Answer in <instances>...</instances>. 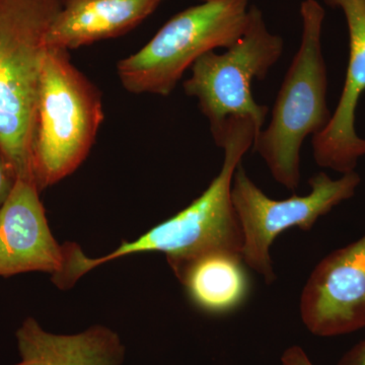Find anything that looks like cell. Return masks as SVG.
<instances>
[{
	"label": "cell",
	"mask_w": 365,
	"mask_h": 365,
	"mask_svg": "<svg viewBox=\"0 0 365 365\" xmlns=\"http://www.w3.org/2000/svg\"><path fill=\"white\" fill-rule=\"evenodd\" d=\"M258 134L250 118H230L220 146L225 150L222 170L198 198L135 241L123 242L105 256L90 258L78 245L67 242L63 269L52 278L54 284L67 289L93 269L135 254H165L177 277L205 255L225 253L242 258V232L232 204V179Z\"/></svg>",
	"instance_id": "obj_1"
},
{
	"label": "cell",
	"mask_w": 365,
	"mask_h": 365,
	"mask_svg": "<svg viewBox=\"0 0 365 365\" xmlns=\"http://www.w3.org/2000/svg\"><path fill=\"white\" fill-rule=\"evenodd\" d=\"M62 4L63 0H0V153L16 179L34 181L46 36Z\"/></svg>",
	"instance_id": "obj_2"
},
{
	"label": "cell",
	"mask_w": 365,
	"mask_h": 365,
	"mask_svg": "<svg viewBox=\"0 0 365 365\" xmlns=\"http://www.w3.org/2000/svg\"><path fill=\"white\" fill-rule=\"evenodd\" d=\"M300 16L302 42L278 91L270 124L253 145L274 180L289 191L299 186L304 139L321 133L332 118L327 104L328 78L322 52L325 11L317 0H304Z\"/></svg>",
	"instance_id": "obj_3"
},
{
	"label": "cell",
	"mask_w": 365,
	"mask_h": 365,
	"mask_svg": "<svg viewBox=\"0 0 365 365\" xmlns=\"http://www.w3.org/2000/svg\"><path fill=\"white\" fill-rule=\"evenodd\" d=\"M103 120L98 88L71 63L67 50L48 48L33 144V178L40 191L78 170L90 153Z\"/></svg>",
	"instance_id": "obj_4"
},
{
	"label": "cell",
	"mask_w": 365,
	"mask_h": 365,
	"mask_svg": "<svg viewBox=\"0 0 365 365\" xmlns=\"http://www.w3.org/2000/svg\"><path fill=\"white\" fill-rule=\"evenodd\" d=\"M249 0H212L173 16L135 54L118 63L125 90L167 97L205 53L228 48L249 21Z\"/></svg>",
	"instance_id": "obj_5"
},
{
	"label": "cell",
	"mask_w": 365,
	"mask_h": 365,
	"mask_svg": "<svg viewBox=\"0 0 365 365\" xmlns=\"http://www.w3.org/2000/svg\"><path fill=\"white\" fill-rule=\"evenodd\" d=\"M283 50L284 41L268 30L261 9L253 6L246 30L227 52H207L194 62L182 86L198 100L216 145L222 144L230 118H250L260 133L269 109L255 101L252 83L267 76Z\"/></svg>",
	"instance_id": "obj_6"
},
{
	"label": "cell",
	"mask_w": 365,
	"mask_h": 365,
	"mask_svg": "<svg viewBox=\"0 0 365 365\" xmlns=\"http://www.w3.org/2000/svg\"><path fill=\"white\" fill-rule=\"evenodd\" d=\"M357 173L333 180L321 172L309 179L311 193L273 200L248 176L242 163L235 170L232 199L242 232V260L260 274L266 284L275 282L270 249L278 235L289 228L309 232L319 218L354 196L360 184Z\"/></svg>",
	"instance_id": "obj_7"
},
{
	"label": "cell",
	"mask_w": 365,
	"mask_h": 365,
	"mask_svg": "<svg viewBox=\"0 0 365 365\" xmlns=\"http://www.w3.org/2000/svg\"><path fill=\"white\" fill-rule=\"evenodd\" d=\"M300 317L307 330L333 337L365 327V235L326 256L309 275Z\"/></svg>",
	"instance_id": "obj_8"
},
{
	"label": "cell",
	"mask_w": 365,
	"mask_h": 365,
	"mask_svg": "<svg viewBox=\"0 0 365 365\" xmlns=\"http://www.w3.org/2000/svg\"><path fill=\"white\" fill-rule=\"evenodd\" d=\"M40 190L32 180L16 179L0 207V276L61 272L66 261L48 225Z\"/></svg>",
	"instance_id": "obj_9"
},
{
	"label": "cell",
	"mask_w": 365,
	"mask_h": 365,
	"mask_svg": "<svg viewBox=\"0 0 365 365\" xmlns=\"http://www.w3.org/2000/svg\"><path fill=\"white\" fill-rule=\"evenodd\" d=\"M344 13L349 34V62L344 88L330 123L313 138L317 165L341 173L354 172L365 155V139L355 130V113L365 91V0H324Z\"/></svg>",
	"instance_id": "obj_10"
},
{
	"label": "cell",
	"mask_w": 365,
	"mask_h": 365,
	"mask_svg": "<svg viewBox=\"0 0 365 365\" xmlns=\"http://www.w3.org/2000/svg\"><path fill=\"white\" fill-rule=\"evenodd\" d=\"M163 0H63L47 36L48 48L68 51L129 32Z\"/></svg>",
	"instance_id": "obj_11"
},
{
	"label": "cell",
	"mask_w": 365,
	"mask_h": 365,
	"mask_svg": "<svg viewBox=\"0 0 365 365\" xmlns=\"http://www.w3.org/2000/svg\"><path fill=\"white\" fill-rule=\"evenodd\" d=\"M16 336L21 361L14 365H121L124 359L119 336L103 326L76 335H56L26 318Z\"/></svg>",
	"instance_id": "obj_12"
},
{
	"label": "cell",
	"mask_w": 365,
	"mask_h": 365,
	"mask_svg": "<svg viewBox=\"0 0 365 365\" xmlns=\"http://www.w3.org/2000/svg\"><path fill=\"white\" fill-rule=\"evenodd\" d=\"M241 257L213 253L192 262L178 276L190 299L208 314L230 313L242 304L249 282Z\"/></svg>",
	"instance_id": "obj_13"
},
{
	"label": "cell",
	"mask_w": 365,
	"mask_h": 365,
	"mask_svg": "<svg viewBox=\"0 0 365 365\" xmlns=\"http://www.w3.org/2000/svg\"><path fill=\"white\" fill-rule=\"evenodd\" d=\"M14 182H16V178L0 153V207L6 202L7 197L11 194Z\"/></svg>",
	"instance_id": "obj_14"
},
{
	"label": "cell",
	"mask_w": 365,
	"mask_h": 365,
	"mask_svg": "<svg viewBox=\"0 0 365 365\" xmlns=\"http://www.w3.org/2000/svg\"><path fill=\"white\" fill-rule=\"evenodd\" d=\"M281 364L282 365H314L304 350L297 345L292 346L283 352Z\"/></svg>",
	"instance_id": "obj_15"
},
{
	"label": "cell",
	"mask_w": 365,
	"mask_h": 365,
	"mask_svg": "<svg viewBox=\"0 0 365 365\" xmlns=\"http://www.w3.org/2000/svg\"><path fill=\"white\" fill-rule=\"evenodd\" d=\"M337 365H365V340L348 350Z\"/></svg>",
	"instance_id": "obj_16"
},
{
	"label": "cell",
	"mask_w": 365,
	"mask_h": 365,
	"mask_svg": "<svg viewBox=\"0 0 365 365\" xmlns=\"http://www.w3.org/2000/svg\"><path fill=\"white\" fill-rule=\"evenodd\" d=\"M201 1H202V2H205V1H212V0H201Z\"/></svg>",
	"instance_id": "obj_17"
}]
</instances>
